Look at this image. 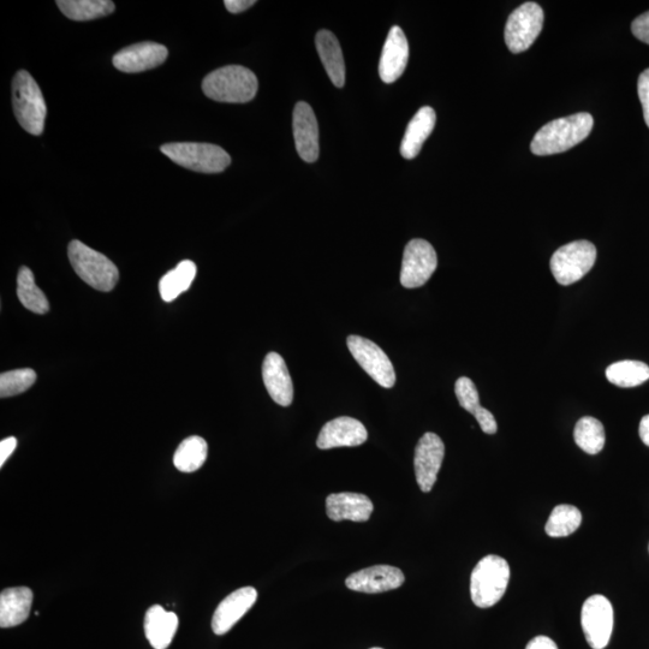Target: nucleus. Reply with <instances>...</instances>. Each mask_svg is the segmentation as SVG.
Segmentation results:
<instances>
[{
    "mask_svg": "<svg viewBox=\"0 0 649 649\" xmlns=\"http://www.w3.org/2000/svg\"><path fill=\"white\" fill-rule=\"evenodd\" d=\"M593 125V116L586 112L555 119L535 134L531 150L535 156H552L567 152L588 138Z\"/></svg>",
    "mask_w": 649,
    "mask_h": 649,
    "instance_id": "1",
    "label": "nucleus"
},
{
    "mask_svg": "<svg viewBox=\"0 0 649 649\" xmlns=\"http://www.w3.org/2000/svg\"><path fill=\"white\" fill-rule=\"evenodd\" d=\"M258 79L252 70L241 65H228L208 74L202 82L207 98L218 103L244 104L258 93Z\"/></svg>",
    "mask_w": 649,
    "mask_h": 649,
    "instance_id": "2",
    "label": "nucleus"
},
{
    "mask_svg": "<svg viewBox=\"0 0 649 649\" xmlns=\"http://www.w3.org/2000/svg\"><path fill=\"white\" fill-rule=\"evenodd\" d=\"M510 567L504 558L486 556L476 564L470 577V595L480 609L499 603L509 586Z\"/></svg>",
    "mask_w": 649,
    "mask_h": 649,
    "instance_id": "3",
    "label": "nucleus"
},
{
    "mask_svg": "<svg viewBox=\"0 0 649 649\" xmlns=\"http://www.w3.org/2000/svg\"><path fill=\"white\" fill-rule=\"evenodd\" d=\"M68 255L71 266L83 282L103 293L115 289L119 271L104 254L75 240L69 244Z\"/></svg>",
    "mask_w": 649,
    "mask_h": 649,
    "instance_id": "4",
    "label": "nucleus"
},
{
    "mask_svg": "<svg viewBox=\"0 0 649 649\" xmlns=\"http://www.w3.org/2000/svg\"><path fill=\"white\" fill-rule=\"evenodd\" d=\"M13 106L17 121L27 133H44L47 107L38 83L28 71L21 70L13 81Z\"/></svg>",
    "mask_w": 649,
    "mask_h": 649,
    "instance_id": "5",
    "label": "nucleus"
},
{
    "mask_svg": "<svg viewBox=\"0 0 649 649\" xmlns=\"http://www.w3.org/2000/svg\"><path fill=\"white\" fill-rule=\"evenodd\" d=\"M177 165L201 174H219L231 164V158L222 147L200 142H175L160 148Z\"/></svg>",
    "mask_w": 649,
    "mask_h": 649,
    "instance_id": "6",
    "label": "nucleus"
},
{
    "mask_svg": "<svg viewBox=\"0 0 649 649\" xmlns=\"http://www.w3.org/2000/svg\"><path fill=\"white\" fill-rule=\"evenodd\" d=\"M595 260L597 248L593 243L585 240L571 242L552 255L551 272L559 284L568 287L585 277L593 269Z\"/></svg>",
    "mask_w": 649,
    "mask_h": 649,
    "instance_id": "7",
    "label": "nucleus"
},
{
    "mask_svg": "<svg viewBox=\"0 0 649 649\" xmlns=\"http://www.w3.org/2000/svg\"><path fill=\"white\" fill-rule=\"evenodd\" d=\"M544 10L528 2L512 11L505 26V43L512 53L526 51L538 39L544 26Z\"/></svg>",
    "mask_w": 649,
    "mask_h": 649,
    "instance_id": "8",
    "label": "nucleus"
},
{
    "mask_svg": "<svg viewBox=\"0 0 649 649\" xmlns=\"http://www.w3.org/2000/svg\"><path fill=\"white\" fill-rule=\"evenodd\" d=\"M351 355L375 383L391 389L396 383V373L389 356L372 341L360 336L347 339Z\"/></svg>",
    "mask_w": 649,
    "mask_h": 649,
    "instance_id": "9",
    "label": "nucleus"
},
{
    "mask_svg": "<svg viewBox=\"0 0 649 649\" xmlns=\"http://www.w3.org/2000/svg\"><path fill=\"white\" fill-rule=\"evenodd\" d=\"M437 266V253L432 244L416 238L404 249L401 284L407 289L420 288L430 281Z\"/></svg>",
    "mask_w": 649,
    "mask_h": 649,
    "instance_id": "10",
    "label": "nucleus"
},
{
    "mask_svg": "<svg viewBox=\"0 0 649 649\" xmlns=\"http://www.w3.org/2000/svg\"><path fill=\"white\" fill-rule=\"evenodd\" d=\"M581 623L586 640L593 649L609 645L613 630V609L604 595L595 594L582 606Z\"/></svg>",
    "mask_w": 649,
    "mask_h": 649,
    "instance_id": "11",
    "label": "nucleus"
},
{
    "mask_svg": "<svg viewBox=\"0 0 649 649\" xmlns=\"http://www.w3.org/2000/svg\"><path fill=\"white\" fill-rule=\"evenodd\" d=\"M444 456L443 440L436 433H425L416 445L414 458L416 481L422 492L432 491L439 470L442 468Z\"/></svg>",
    "mask_w": 649,
    "mask_h": 649,
    "instance_id": "12",
    "label": "nucleus"
},
{
    "mask_svg": "<svg viewBox=\"0 0 649 649\" xmlns=\"http://www.w3.org/2000/svg\"><path fill=\"white\" fill-rule=\"evenodd\" d=\"M404 583V575L401 569L391 565H374V567L362 569L351 574L345 585L351 591L377 594L400 588Z\"/></svg>",
    "mask_w": 649,
    "mask_h": 649,
    "instance_id": "13",
    "label": "nucleus"
},
{
    "mask_svg": "<svg viewBox=\"0 0 649 649\" xmlns=\"http://www.w3.org/2000/svg\"><path fill=\"white\" fill-rule=\"evenodd\" d=\"M168 56L169 51L163 45L140 43L117 52L112 62L122 73L136 74L159 67Z\"/></svg>",
    "mask_w": 649,
    "mask_h": 649,
    "instance_id": "14",
    "label": "nucleus"
},
{
    "mask_svg": "<svg viewBox=\"0 0 649 649\" xmlns=\"http://www.w3.org/2000/svg\"><path fill=\"white\" fill-rule=\"evenodd\" d=\"M368 433L359 420L342 416L327 422L321 428L317 440L318 448L330 450L336 448H353L366 443Z\"/></svg>",
    "mask_w": 649,
    "mask_h": 649,
    "instance_id": "15",
    "label": "nucleus"
},
{
    "mask_svg": "<svg viewBox=\"0 0 649 649\" xmlns=\"http://www.w3.org/2000/svg\"><path fill=\"white\" fill-rule=\"evenodd\" d=\"M256 600H258V592L253 587H243L228 595L214 612L213 633L216 635L229 633L238 621L252 609Z\"/></svg>",
    "mask_w": 649,
    "mask_h": 649,
    "instance_id": "16",
    "label": "nucleus"
},
{
    "mask_svg": "<svg viewBox=\"0 0 649 649\" xmlns=\"http://www.w3.org/2000/svg\"><path fill=\"white\" fill-rule=\"evenodd\" d=\"M296 150L306 163L319 158V127L314 111L305 101L295 106L293 117Z\"/></svg>",
    "mask_w": 649,
    "mask_h": 649,
    "instance_id": "17",
    "label": "nucleus"
},
{
    "mask_svg": "<svg viewBox=\"0 0 649 649\" xmlns=\"http://www.w3.org/2000/svg\"><path fill=\"white\" fill-rule=\"evenodd\" d=\"M409 61V44L401 27L390 29L381 52L379 63L380 79L385 83H394L403 75Z\"/></svg>",
    "mask_w": 649,
    "mask_h": 649,
    "instance_id": "18",
    "label": "nucleus"
},
{
    "mask_svg": "<svg viewBox=\"0 0 649 649\" xmlns=\"http://www.w3.org/2000/svg\"><path fill=\"white\" fill-rule=\"evenodd\" d=\"M373 510L372 500L361 493H335L326 499V514L335 522H366Z\"/></svg>",
    "mask_w": 649,
    "mask_h": 649,
    "instance_id": "19",
    "label": "nucleus"
},
{
    "mask_svg": "<svg viewBox=\"0 0 649 649\" xmlns=\"http://www.w3.org/2000/svg\"><path fill=\"white\" fill-rule=\"evenodd\" d=\"M263 378L267 391L279 406L289 407L294 400V386L287 363L277 353L265 357Z\"/></svg>",
    "mask_w": 649,
    "mask_h": 649,
    "instance_id": "20",
    "label": "nucleus"
},
{
    "mask_svg": "<svg viewBox=\"0 0 649 649\" xmlns=\"http://www.w3.org/2000/svg\"><path fill=\"white\" fill-rule=\"evenodd\" d=\"M34 594L31 588L14 587L0 594V627L14 628L31 615Z\"/></svg>",
    "mask_w": 649,
    "mask_h": 649,
    "instance_id": "21",
    "label": "nucleus"
},
{
    "mask_svg": "<svg viewBox=\"0 0 649 649\" xmlns=\"http://www.w3.org/2000/svg\"><path fill=\"white\" fill-rule=\"evenodd\" d=\"M145 634L154 649H166L171 645L178 629V617L163 606L154 605L145 617Z\"/></svg>",
    "mask_w": 649,
    "mask_h": 649,
    "instance_id": "22",
    "label": "nucleus"
},
{
    "mask_svg": "<svg viewBox=\"0 0 649 649\" xmlns=\"http://www.w3.org/2000/svg\"><path fill=\"white\" fill-rule=\"evenodd\" d=\"M436 112L430 106L422 107L409 122L406 134L401 145L403 158L414 159L424 146L425 141L430 138L434 127H436Z\"/></svg>",
    "mask_w": 649,
    "mask_h": 649,
    "instance_id": "23",
    "label": "nucleus"
},
{
    "mask_svg": "<svg viewBox=\"0 0 649 649\" xmlns=\"http://www.w3.org/2000/svg\"><path fill=\"white\" fill-rule=\"evenodd\" d=\"M321 62L333 85L342 88L345 85V64L343 52L336 35L329 31H320L315 38Z\"/></svg>",
    "mask_w": 649,
    "mask_h": 649,
    "instance_id": "24",
    "label": "nucleus"
},
{
    "mask_svg": "<svg viewBox=\"0 0 649 649\" xmlns=\"http://www.w3.org/2000/svg\"><path fill=\"white\" fill-rule=\"evenodd\" d=\"M196 265L193 261L184 260L176 266V269L166 273L160 279L159 291L165 302H172L183 293H186L196 276Z\"/></svg>",
    "mask_w": 649,
    "mask_h": 649,
    "instance_id": "25",
    "label": "nucleus"
},
{
    "mask_svg": "<svg viewBox=\"0 0 649 649\" xmlns=\"http://www.w3.org/2000/svg\"><path fill=\"white\" fill-rule=\"evenodd\" d=\"M57 5L73 21L97 20L115 11V3L110 0H58Z\"/></svg>",
    "mask_w": 649,
    "mask_h": 649,
    "instance_id": "26",
    "label": "nucleus"
},
{
    "mask_svg": "<svg viewBox=\"0 0 649 649\" xmlns=\"http://www.w3.org/2000/svg\"><path fill=\"white\" fill-rule=\"evenodd\" d=\"M208 455V445L204 438L193 436L183 440L175 452V467L182 473H194L204 466Z\"/></svg>",
    "mask_w": 649,
    "mask_h": 649,
    "instance_id": "27",
    "label": "nucleus"
},
{
    "mask_svg": "<svg viewBox=\"0 0 649 649\" xmlns=\"http://www.w3.org/2000/svg\"><path fill=\"white\" fill-rule=\"evenodd\" d=\"M17 296L28 311L37 314L49 312V300L35 284L33 272L26 266L21 267L19 276H17Z\"/></svg>",
    "mask_w": 649,
    "mask_h": 649,
    "instance_id": "28",
    "label": "nucleus"
},
{
    "mask_svg": "<svg viewBox=\"0 0 649 649\" xmlns=\"http://www.w3.org/2000/svg\"><path fill=\"white\" fill-rule=\"evenodd\" d=\"M606 378L619 387H635L649 379V367L640 361H619L606 369Z\"/></svg>",
    "mask_w": 649,
    "mask_h": 649,
    "instance_id": "29",
    "label": "nucleus"
},
{
    "mask_svg": "<svg viewBox=\"0 0 649 649\" xmlns=\"http://www.w3.org/2000/svg\"><path fill=\"white\" fill-rule=\"evenodd\" d=\"M574 438L577 446L586 454L597 455L605 446V428L599 420L586 416L577 422Z\"/></svg>",
    "mask_w": 649,
    "mask_h": 649,
    "instance_id": "30",
    "label": "nucleus"
},
{
    "mask_svg": "<svg viewBox=\"0 0 649 649\" xmlns=\"http://www.w3.org/2000/svg\"><path fill=\"white\" fill-rule=\"evenodd\" d=\"M582 523L581 511L573 505H558L551 512L545 531L551 538H564L575 533Z\"/></svg>",
    "mask_w": 649,
    "mask_h": 649,
    "instance_id": "31",
    "label": "nucleus"
},
{
    "mask_svg": "<svg viewBox=\"0 0 649 649\" xmlns=\"http://www.w3.org/2000/svg\"><path fill=\"white\" fill-rule=\"evenodd\" d=\"M37 373L33 369H16L0 375V397L8 398L23 394L35 384Z\"/></svg>",
    "mask_w": 649,
    "mask_h": 649,
    "instance_id": "32",
    "label": "nucleus"
},
{
    "mask_svg": "<svg viewBox=\"0 0 649 649\" xmlns=\"http://www.w3.org/2000/svg\"><path fill=\"white\" fill-rule=\"evenodd\" d=\"M455 392L460 406L475 415L482 408L478 389L472 380L462 377L456 381Z\"/></svg>",
    "mask_w": 649,
    "mask_h": 649,
    "instance_id": "33",
    "label": "nucleus"
},
{
    "mask_svg": "<svg viewBox=\"0 0 649 649\" xmlns=\"http://www.w3.org/2000/svg\"><path fill=\"white\" fill-rule=\"evenodd\" d=\"M637 93H639L643 117H645V122L649 128V69L643 71L640 75L639 81H637Z\"/></svg>",
    "mask_w": 649,
    "mask_h": 649,
    "instance_id": "34",
    "label": "nucleus"
},
{
    "mask_svg": "<svg viewBox=\"0 0 649 649\" xmlns=\"http://www.w3.org/2000/svg\"><path fill=\"white\" fill-rule=\"evenodd\" d=\"M631 32H633L635 38L649 45V11L634 20L633 25H631Z\"/></svg>",
    "mask_w": 649,
    "mask_h": 649,
    "instance_id": "35",
    "label": "nucleus"
},
{
    "mask_svg": "<svg viewBox=\"0 0 649 649\" xmlns=\"http://www.w3.org/2000/svg\"><path fill=\"white\" fill-rule=\"evenodd\" d=\"M476 421L479 422L482 432L486 434H494L498 431V425L496 419H494L493 414L490 410L482 407L478 413L475 415Z\"/></svg>",
    "mask_w": 649,
    "mask_h": 649,
    "instance_id": "36",
    "label": "nucleus"
},
{
    "mask_svg": "<svg viewBox=\"0 0 649 649\" xmlns=\"http://www.w3.org/2000/svg\"><path fill=\"white\" fill-rule=\"evenodd\" d=\"M16 448L17 439L15 437H10L0 442V467L4 466V463L7 462L8 458L14 454Z\"/></svg>",
    "mask_w": 649,
    "mask_h": 649,
    "instance_id": "37",
    "label": "nucleus"
},
{
    "mask_svg": "<svg viewBox=\"0 0 649 649\" xmlns=\"http://www.w3.org/2000/svg\"><path fill=\"white\" fill-rule=\"evenodd\" d=\"M224 5L231 14H240L243 13V11L252 8L253 5H255V2L254 0H226Z\"/></svg>",
    "mask_w": 649,
    "mask_h": 649,
    "instance_id": "38",
    "label": "nucleus"
},
{
    "mask_svg": "<svg viewBox=\"0 0 649 649\" xmlns=\"http://www.w3.org/2000/svg\"><path fill=\"white\" fill-rule=\"evenodd\" d=\"M526 649H558L555 641L547 636H537L528 643Z\"/></svg>",
    "mask_w": 649,
    "mask_h": 649,
    "instance_id": "39",
    "label": "nucleus"
},
{
    "mask_svg": "<svg viewBox=\"0 0 649 649\" xmlns=\"http://www.w3.org/2000/svg\"><path fill=\"white\" fill-rule=\"evenodd\" d=\"M639 433L643 444L649 448V415L643 416L640 422Z\"/></svg>",
    "mask_w": 649,
    "mask_h": 649,
    "instance_id": "40",
    "label": "nucleus"
},
{
    "mask_svg": "<svg viewBox=\"0 0 649 649\" xmlns=\"http://www.w3.org/2000/svg\"><path fill=\"white\" fill-rule=\"evenodd\" d=\"M372 649H383V648H372Z\"/></svg>",
    "mask_w": 649,
    "mask_h": 649,
    "instance_id": "41",
    "label": "nucleus"
}]
</instances>
